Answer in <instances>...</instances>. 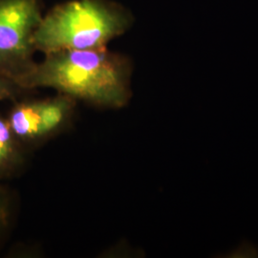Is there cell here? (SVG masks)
I'll return each instance as SVG.
<instances>
[{
  "mask_svg": "<svg viewBox=\"0 0 258 258\" xmlns=\"http://www.w3.org/2000/svg\"><path fill=\"white\" fill-rule=\"evenodd\" d=\"M14 82L21 87H50L89 102L122 106L127 102L124 62L104 48L62 50L47 54Z\"/></svg>",
  "mask_w": 258,
  "mask_h": 258,
  "instance_id": "obj_1",
  "label": "cell"
},
{
  "mask_svg": "<svg viewBox=\"0 0 258 258\" xmlns=\"http://www.w3.org/2000/svg\"><path fill=\"white\" fill-rule=\"evenodd\" d=\"M130 24L128 13L106 0H74L41 19L33 44L46 55L62 50L100 49L123 34Z\"/></svg>",
  "mask_w": 258,
  "mask_h": 258,
  "instance_id": "obj_2",
  "label": "cell"
},
{
  "mask_svg": "<svg viewBox=\"0 0 258 258\" xmlns=\"http://www.w3.org/2000/svg\"><path fill=\"white\" fill-rule=\"evenodd\" d=\"M41 19L38 0H0V75L14 81L33 65V37Z\"/></svg>",
  "mask_w": 258,
  "mask_h": 258,
  "instance_id": "obj_3",
  "label": "cell"
},
{
  "mask_svg": "<svg viewBox=\"0 0 258 258\" xmlns=\"http://www.w3.org/2000/svg\"><path fill=\"white\" fill-rule=\"evenodd\" d=\"M64 101L20 104L10 116V128L21 138H36L55 129L63 120Z\"/></svg>",
  "mask_w": 258,
  "mask_h": 258,
  "instance_id": "obj_4",
  "label": "cell"
},
{
  "mask_svg": "<svg viewBox=\"0 0 258 258\" xmlns=\"http://www.w3.org/2000/svg\"><path fill=\"white\" fill-rule=\"evenodd\" d=\"M12 133L9 123L0 119V166L8 161L12 154Z\"/></svg>",
  "mask_w": 258,
  "mask_h": 258,
  "instance_id": "obj_5",
  "label": "cell"
},
{
  "mask_svg": "<svg viewBox=\"0 0 258 258\" xmlns=\"http://www.w3.org/2000/svg\"><path fill=\"white\" fill-rule=\"evenodd\" d=\"M12 82L14 81L8 77L0 75V101L7 99L12 95Z\"/></svg>",
  "mask_w": 258,
  "mask_h": 258,
  "instance_id": "obj_6",
  "label": "cell"
},
{
  "mask_svg": "<svg viewBox=\"0 0 258 258\" xmlns=\"http://www.w3.org/2000/svg\"><path fill=\"white\" fill-rule=\"evenodd\" d=\"M231 254H234L233 256H247L246 254H248V256H258V249L249 244V246H244L243 248L239 247Z\"/></svg>",
  "mask_w": 258,
  "mask_h": 258,
  "instance_id": "obj_7",
  "label": "cell"
}]
</instances>
